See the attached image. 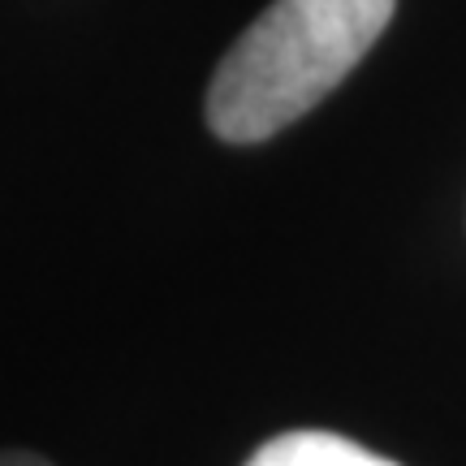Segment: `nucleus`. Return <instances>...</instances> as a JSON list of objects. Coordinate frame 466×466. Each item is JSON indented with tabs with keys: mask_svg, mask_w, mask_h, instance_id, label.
Wrapping results in <instances>:
<instances>
[{
	"mask_svg": "<svg viewBox=\"0 0 466 466\" xmlns=\"http://www.w3.org/2000/svg\"><path fill=\"white\" fill-rule=\"evenodd\" d=\"M247 466H398V462H389V458L363 450V445H354V441L337 432L302 428V432L272 436L264 450H255V458Z\"/></svg>",
	"mask_w": 466,
	"mask_h": 466,
	"instance_id": "obj_2",
	"label": "nucleus"
},
{
	"mask_svg": "<svg viewBox=\"0 0 466 466\" xmlns=\"http://www.w3.org/2000/svg\"><path fill=\"white\" fill-rule=\"evenodd\" d=\"M0 466H52V462H48V458H35V453L9 450V453H0Z\"/></svg>",
	"mask_w": 466,
	"mask_h": 466,
	"instance_id": "obj_3",
	"label": "nucleus"
},
{
	"mask_svg": "<svg viewBox=\"0 0 466 466\" xmlns=\"http://www.w3.org/2000/svg\"><path fill=\"white\" fill-rule=\"evenodd\" d=\"M398 0H272L233 39L208 86L225 143H264L311 113L384 35Z\"/></svg>",
	"mask_w": 466,
	"mask_h": 466,
	"instance_id": "obj_1",
	"label": "nucleus"
}]
</instances>
